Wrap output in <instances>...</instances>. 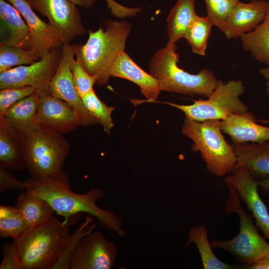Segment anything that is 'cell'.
<instances>
[{
  "label": "cell",
  "mask_w": 269,
  "mask_h": 269,
  "mask_svg": "<svg viewBox=\"0 0 269 269\" xmlns=\"http://www.w3.org/2000/svg\"><path fill=\"white\" fill-rule=\"evenodd\" d=\"M21 190L43 198L57 214L70 221L78 219L82 213L95 217L99 224L109 231L124 237L121 219L113 212L105 210L96 204L104 195V191L91 188L87 192L79 194L71 190L68 176L58 179L36 180L32 178L21 181Z\"/></svg>",
  "instance_id": "cell-1"
},
{
  "label": "cell",
  "mask_w": 269,
  "mask_h": 269,
  "mask_svg": "<svg viewBox=\"0 0 269 269\" xmlns=\"http://www.w3.org/2000/svg\"><path fill=\"white\" fill-rule=\"evenodd\" d=\"M105 30L101 27L93 31L88 30L85 44H75V56L79 57L85 70L96 78V84L106 85L110 77L113 64L120 53L124 51L131 29L128 21L107 19Z\"/></svg>",
  "instance_id": "cell-2"
},
{
  "label": "cell",
  "mask_w": 269,
  "mask_h": 269,
  "mask_svg": "<svg viewBox=\"0 0 269 269\" xmlns=\"http://www.w3.org/2000/svg\"><path fill=\"white\" fill-rule=\"evenodd\" d=\"M69 225L53 215L13 240L23 269H53L71 235Z\"/></svg>",
  "instance_id": "cell-3"
},
{
  "label": "cell",
  "mask_w": 269,
  "mask_h": 269,
  "mask_svg": "<svg viewBox=\"0 0 269 269\" xmlns=\"http://www.w3.org/2000/svg\"><path fill=\"white\" fill-rule=\"evenodd\" d=\"M176 50V44H167L157 50L150 60L149 74L157 80L161 91L207 97L215 89L219 80L207 68L194 74L179 67V55Z\"/></svg>",
  "instance_id": "cell-4"
},
{
  "label": "cell",
  "mask_w": 269,
  "mask_h": 269,
  "mask_svg": "<svg viewBox=\"0 0 269 269\" xmlns=\"http://www.w3.org/2000/svg\"><path fill=\"white\" fill-rule=\"evenodd\" d=\"M221 121L198 122L185 117L182 128V134L193 141L192 150L199 151L207 170L219 177L233 171L237 163L234 148L222 134Z\"/></svg>",
  "instance_id": "cell-5"
},
{
  "label": "cell",
  "mask_w": 269,
  "mask_h": 269,
  "mask_svg": "<svg viewBox=\"0 0 269 269\" xmlns=\"http://www.w3.org/2000/svg\"><path fill=\"white\" fill-rule=\"evenodd\" d=\"M69 148L62 134L42 126L25 136L26 168L31 178L42 180L67 176L63 167Z\"/></svg>",
  "instance_id": "cell-6"
},
{
  "label": "cell",
  "mask_w": 269,
  "mask_h": 269,
  "mask_svg": "<svg viewBox=\"0 0 269 269\" xmlns=\"http://www.w3.org/2000/svg\"><path fill=\"white\" fill-rule=\"evenodd\" d=\"M227 186L229 194L225 204V213L238 214L240 219L239 233L232 239L213 240L210 243L212 248L230 252L248 269L269 253V244L258 232L253 223V216L243 208L236 189L231 185Z\"/></svg>",
  "instance_id": "cell-7"
},
{
  "label": "cell",
  "mask_w": 269,
  "mask_h": 269,
  "mask_svg": "<svg viewBox=\"0 0 269 269\" xmlns=\"http://www.w3.org/2000/svg\"><path fill=\"white\" fill-rule=\"evenodd\" d=\"M245 90L241 80H232L227 83L219 80L217 86L206 100H194L192 104L188 105L171 102L163 103L180 110L185 117L194 121H222L232 115L249 111L240 98Z\"/></svg>",
  "instance_id": "cell-8"
},
{
  "label": "cell",
  "mask_w": 269,
  "mask_h": 269,
  "mask_svg": "<svg viewBox=\"0 0 269 269\" xmlns=\"http://www.w3.org/2000/svg\"><path fill=\"white\" fill-rule=\"evenodd\" d=\"M62 53V47L51 50L38 61L15 67L0 73V89L33 87L39 91L49 90Z\"/></svg>",
  "instance_id": "cell-9"
},
{
  "label": "cell",
  "mask_w": 269,
  "mask_h": 269,
  "mask_svg": "<svg viewBox=\"0 0 269 269\" xmlns=\"http://www.w3.org/2000/svg\"><path fill=\"white\" fill-rule=\"evenodd\" d=\"M26 0L34 10L47 18L48 23L62 35L65 44H70L85 34L80 11L71 0Z\"/></svg>",
  "instance_id": "cell-10"
},
{
  "label": "cell",
  "mask_w": 269,
  "mask_h": 269,
  "mask_svg": "<svg viewBox=\"0 0 269 269\" xmlns=\"http://www.w3.org/2000/svg\"><path fill=\"white\" fill-rule=\"evenodd\" d=\"M75 57L74 44H64L56 71L49 84V90L55 97L70 104L77 112L81 126L98 124L97 120L86 110L81 98L75 88L71 64Z\"/></svg>",
  "instance_id": "cell-11"
},
{
  "label": "cell",
  "mask_w": 269,
  "mask_h": 269,
  "mask_svg": "<svg viewBox=\"0 0 269 269\" xmlns=\"http://www.w3.org/2000/svg\"><path fill=\"white\" fill-rule=\"evenodd\" d=\"M117 255L116 245L100 232H91L77 245L70 262V269H111Z\"/></svg>",
  "instance_id": "cell-12"
},
{
  "label": "cell",
  "mask_w": 269,
  "mask_h": 269,
  "mask_svg": "<svg viewBox=\"0 0 269 269\" xmlns=\"http://www.w3.org/2000/svg\"><path fill=\"white\" fill-rule=\"evenodd\" d=\"M226 185L232 186L241 201L244 202L256 220L257 228L269 239V213L261 198L258 187L259 181L254 178L243 166L235 167L233 174L225 179Z\"/></svg>",
  "instance_id": "cell-13"
},
{
  "label": "cell",
  "mask_w": 269,
  "mask_h": 269,
  "mask_svg": "<svg viewBox=\"0 0 269 269\" xmlns=\"http://www.w3.org/2000/svg\"><path fill=\"white\" fill-rule=\"evenodd\" d=\"M38 92L36 116L41 126L62 134L81 125L77 112L70 104L54 96L49 90Z\"/></svg>",
  "instance_id": "cell-14"
},
{
  "label": "cell",
  "mask_w": 269,
  "mask_h": 269,
  "mask_svg": "<svg viewBox=\"0 0 269 269\" xmlns=\"http://www.w3.org/2000/svg\"><path fill=\"white\" fill-rule=\"evenodd\" d=\"M19 12L28 27L29 49L40 58L51 50L62 47L64 40L62 35L48 23L40 19L26 0H6Z\"/></svg>",
  "instance_id": "cell-15"
},
{
  "label": "cell",
  "mask_w": 269,
  "mask_h": 269,
  "mask_svg": "<svg viewBox=\"0 0 269 269\" xmlns=\"http://www.w3.org/2000/svg\"><path fill=\"white\" fill-rule=\"evenodd\" d=\"M269 10V2L266 0H253L248 3L239 1L222 32L227 38L241 37L254 30L263 21Z\"/></svg>",
  "instance_id": "cell-16"
},
{
  "label": "cell",
  "mask_w": 269,
  "mask_h": 269,
  "mask_svg": "<svg viewBox=\"0 0 269 269\" xmlns=\"http://www.w3.org/2000/svg\"><path fill=\"white\" fill-rule=\"evenodd\" d=\"M0 167L9 171L26 168L25 136L0 115Z\"/></svg>",
  "instance_id": "cell-17"
},
{
  "label": "cell",
  "mask_w": 269,
  "mask_h": 269,
  "mask_svg": "<svg viewBox=\"0 0 269 269\" xmlns=\"http://www.w3.org/2000/svg\"><path fill=\"white\" fill-rule=\"evenodd\" d=\"M221 129L234 143L269 140V127L258 124L250 111L228 117L221 121Z\"/></svg>",
  "instance_id": "cell-18"
},
{
  "label": "cell",
  "mask_w": 269,
  "mask_h": 269,
  "mask_svg": "<svg viewBox=\"0 0 269 269\" xmlns=\"http://www.w3.org/2000/svg\"><path fill=\"white\" fill-rule=\"evenodd\" d=\"M27 24L17 9L6 0H0V45L29 49Z\"/></svg>",
  "instance_id": "cell-19"
},
{
  "label": "cell",
  "mask_w": 269,
  "mask_h": 269,
  "mask_svg": "<svg viewBox=\"0 0 269 269\" xmlns=\"http://www.w3.org/2000/svg\"><path fill=\"white\" fill-rule=\"evenodd\" d=\"M111 76L127 79L138 85L147 102H154L160 89L156 79L140 68L123 51L121 52L112 67Z\"/></svg>",
  "instance_id": "cell-20"
},
{
  "label": "cell",
  "mask_w": 269,
  "mask_h": 269,
  "mask_svg": "<svg viewBox=\"0 0 269 269\" xmlns=\"http://www.w3.org/2000/svg\"><path fill=\"white\" fill-rule=\"evenodd\" d=\"M231 145L237 157L235 167H244L258 180L269 176V140L262 142H232Z\"/></svg>",
  "instance_id": "cell-21"
},
{
  "label": "cell",
  "mask_w": 269,
  "mask_h": 269,
  "mask_svg": "<svg viewBox=\"0 0 269 269\" xmlns=\"http://www.w3.org/2000/svg\"><path fill=\"white\" fill-rule=\"evenodd\" d=\"M38 91L11 106L3 115L7 122L25 136L30 134L41 126L37 119Z\"/></svg>",
  "instance_id": "cell-22"
},
{
  "label": "cell",
  "mask_w": 269,
  "mask_h": 269,
  "mask_svg": "<svg viewBox=\"0 0 269 269\" xmlns=\"http://www.w3.org/2000/svg\"><path fill=\"white\" fill-rule=\"evenodd\" d=\"M14 206L26 221L28 228L47 221L55 212L44 199L25 190L18 196Z\"/></svg>",
  "instance_id": "cell-23"
},
{
  "label": "cell",
  "mask_w": 269,
  "mask_h": 269,
  "mask_svg": "<svg viewBox=\"0 0 269 269\" xmlns=\"http://www.w3.org/2000/svg\"><path fill=\"white\" fill-rule=\"evenodd\" d=\"M195 0H177L167 19L168 44H175L197 15Z\"/></svg>",
  "instance_id": "cell-24"
},
{
  "label": "cell",
  "mask_w": 269,
  "mask_h": 269,
  "mask_svg": "<svg viewBox=\"0 0 269 269\" xmlns=\"http://www.w3.org/2000/svg\"><path fill=\"white\" fill-rule=\"evenodd\" d=\"M187 246L193 243L197 247L204 269H239L244 265H230L220 261L212 251L208 238V231L204 225L192 228L189 232Z\"/></svg>",
  "instance_id": "cell-25"
},
{
  "label": "cell",
  "mask_w": 269,
  "mask_h": 269,
  "mask_svg": "<svg viewBox=\"0 0 269 269\" xmlns=\"http://www.w3.org/2000/svg\"><path fill=\"white\" fill-rule=\"evenodd\" d=\"M240 38L245 50L258 61L269 65V10L254 30L244 34Z\"/></svg>",
  "instance_id": "cell-26"
},
{
  "label": "cell",
  "mask_w": 269,
  "mask_h": 269,
  "mask_svg": "<svg viewBox=\"0 0 269 269\" xmlns=\"http://www.w3.org/2000/svg\"><path fill=\"white\" fill-rule=\"evenodd\" d=\"M213 24L208 17L197 14L184 32V38L197 54L204 56L208 45V39Z\"/></svg>",
  "instance_id": "cell-27"
},
{
  "label": "cell",
  "mask_w": 269,
  "mask_h": 269,
  "mask_svg": "<svg viewBox=\"0 0 269 269\" xmlns=\"http://www.w3.org/2000/svg\"><path fill=\"white\" fill-rule=\"evenodd\" d=\"M86 110L97 120L108 134L114 126L111 117L115 108L107 106L97 96L93 89L81 97Z\"/></svg>",
  "instance_id": "cell-28"
},
{
  "label": "cell",
  "mask_w": 269,
  "mask_h": 269,
  "mask_svg": "<svg viewBox=\"0 0 269 269\" xmlns=\"http://www.w3.org/2000/svg\"><path fill=\"white\" fill-rule=\"evenodd\" d=\"M40 59L31 49L0 45V73L13 66L32 64Z\"/></svg>",
  "instance_id": "cell-29"
},
{
  "label": "cell",
  "mask_w": 269,
  "mask_h": 269,
  "mask_svg": "<svg viewBox=\"0 0 269 269\" xmlns=\"http://www.w3.org/2000/svg\"><path fill=\"white\" fill-rule=\"evenodd\" d=\"M92 221V217L88 215L85 221L78 229L70 235L59 259L53 269H70V259L77 245L84 236L91 233L96 227V223L89 226Z\"/></svg>",
  "instance_id": "cell-30"
},
{
  "label": "cell",
  "mask_w": 269,
  "mask_h": 269,
  "mask_svg": "<svg viewBox=\"0 0 269 269\" xmlns=\"http://www.w3.org/2000/svg\"><path fill=\"white\" fill-rule=\"evenodd\" d=\"M207 17L222 31L225 23L239 0H204Z\"/></svg>",
  "instance_id": "cell-31"
},
{
  "label": "cell",
  "mask_w": 269,
  "mask_h": 269,
  "mask_svg": "<svg viewBox=\"0 0 269 269\" xmlns=\"http://www.w3.org/2000/svg\"><path fill=\"white\" fill-rule=\"evenodd\" d=\"M71 68L75 88L81 98L93 89L94 85L96 83V78L89 74L78 57L75 56L72 59Z\"/></svg>",
  "instance_id": "cell-32"
},
{
  "label": "cell",
  "mask_w": 269,
  "mask_h": 269,
  "mask_svg": "<svg viewBox=\"0 0 269 269\" xmlns=\"http://www.w3.org/2000/svg\"><path fill=\"white\" fill-rule=\"evenodd\" d=\"M37 91L33 87L9 88L0 90V115H3L13 104Z\"/></svg>",
  "instance_id": "cell-33"
},
{
  "label": "cell",
  "mask_w": 269,
  "mask_h": 269,
  "mask_svg": "<svg viewBox=\"0 0 269 269\" xmlns=\"http://www.w3.org/2000/svg\"><path fill=\"white\" fill-rule=\"evenodd\" d=\"M28 228L27 224L20 214L6 219H0V236L17 239Z\"/></svg>",
  "instance_id": "cell-34"
},
{
  "label": "cell",
  "mask_w": 269,
  "mask_h": 269,
  "mask_svg": "<svg viewBox=\"0 0 269 269\" xmlns=\"http://www.w3.org/2000/svg\"><path fill=\"white\" fill-rule=\"evenodd\" d=\"M2 261L0 269H23L14 242L4 244L1 249Z\"/></svg>",
  "instance_id": "cell-35"
},
{
  "label": "cell",
  "mask_w": 269,
  "mask_h": 269,
  "mask_svg": "<svg viewBox=\"0 0 269 269\" xmlns=\"http://www.w3.org/2000/svg\"><path fill=\"white\" fill-rule=\"evenodd\" d=\"M20 182L10 174L7 170L0 167V191L1 192L12 188L20 190Z\"/></svg>",
  "instance_id": "cell-36"
},
{
  "label": "cell",
  "mask_w": 269,
  "mask_h": 269,
  "mask_svg": "<svg viewBox=\"0 0 269 269\" xmlns=\"http://www.w3.org/2000/svg\"><path fill=\"white\" fill-rule=\"evenodd\" d=\"M19 214V211L15 206L4 205L0 206V219L11 218Z\"/></svg>",
  "instance_id": "cell-37"
},
{
  "label": "cell",
  "mask_w": 269,
  "mask_h": 269,
  "mask_svg": "<svg viewBox=\"0 0 269 269\" xmlns=\"http://www.w3.org/2000/svg\"><path fill=\"white\" fill-rule=\"evenodd\" d=\"M248 269H269V253L248 268Z\"/></svg>",
  "instance_id": "cell-38"
},
{
  "label": "cell",
  "mask_w": 269,
  "mask_h": 269,
  "mask_svg": "<svg viewBox=\"0 0 269 269\" xmlns=\"http://www.w3.org/2000/svg\"><path fill=\"white\" fill-rule=\"evenodd\" d=\"M76 5L90 9L98 0H71Z\"/></svg>",
  "instance_id": "cell-39"
},
{
  "label": "cell",
  "mask_w": 269,
  "mask_h": 269,
  "mask_svg": "<svg viewBox=\"0 0 269 269\" xmlns=\"http://www.w3.org/2000/svg\"><path fill=\"white\" fill-rule=\"evenodd\" d=\"M260 73L267 81L266 83V91L269 95V65L266 67L261 68Z\"/></svg>",
  "instance_id": "cell-40"
},
{
  "label": "cell",
  "mask_w": 269,
  "mask_h": 269,
  "mask_svg": "<svg viewBox=\"0 0 269 269\" xmlns=\"http://www.w3.org/2000/svg\"><path fill=\"white\" fill-rule=\"evenodd\" d=\"M259 186L263 192H269V176L259 180Z\"/></svg>",
  "instance_id": "cell-41"
},
{
  "label": "cell",
  "mask_w": 269,
  "mask_h": 269,
  "mask_svg": "<svg viewBox=\"0 0 269 269\" xmlns=\"http://www.w3.org/2000/svg\"><path fill=\"white\" fill-rule=\"evenodd\" d=\"M257 122L263 123L264 124H269V120H257Z\"/></svg>",
  "instance_id": "cell-42"
}]
</instances>
